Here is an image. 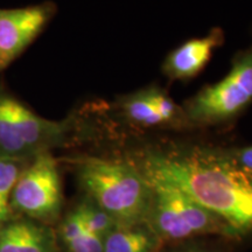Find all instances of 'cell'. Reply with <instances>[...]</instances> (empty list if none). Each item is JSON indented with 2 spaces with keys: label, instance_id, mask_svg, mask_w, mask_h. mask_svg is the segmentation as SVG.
Returning a JSON list of instances; mask_svg holds the SVG:
<instances>
[{
  "label": "cell",
  "instance_id": "cell-1",
  "mask_svg": "<svg viewBox=\"0 0 252 252\" xmlns=\"http://www.w3.org/2000/svg\"><path fill=\"white\" fill-rule=\"evenodd\" d=\"M144 175L181 189L220 219L229 236H252V172L231 156L200 150L150 153L145 158Z\"/></svg>",
  "mask_w": 252,
  "mask_h": 252
},
{
  "label": "cell",
  "instance_id": "cell-2",
  "mask_svg": "<svg viewBox=\"0 0 252 252\" xmlns=\"http://www.w3.org/2000/svg\"><path fill=\"white\" fill-rule=\"evenodd\" d=\"M80 180L97 206L121 225L146 222L152 204V187L145 175L132 166L89 158L81 163Z\"/></svg>",
  "mask_w": 252,
  "mask_h": 252
},
{
  "label": "cell",
  "instance_id": "cell-3",
  "mask_svg": "<svg viewBox=\"0 0 252 252\" xmlns=\"http://www.w3.org/2000/svg\"><path fill=\"white\" fill-rule=\"evenodd\" d=\"M146 179L152 187V204L146 222H150L154 234L168 239L188 238L209 232L228 235L220 219L191 200L181 189L169 182Z\"/></svg>",
  "mask_w": 252,
  "mask_h": 252
},
{
  "label": "cell",
  "instance_id": "cell-4",
  "mask_svg": "<svg viewBox=\"0 0 252 252\" xmlns=\"http://www.w3.org/2000/svg\"><path fill=\"white\" fill-rule=\"evenodd\" d=\"M252 103V46L237 59L219 83L195 96L186 108L187 117L208 124L230 119Z\"/></svg>",
  "mask_w": 252,
  "mask_h": 252
},
{
  "label": "cell",
  "instance_id": "cell-5",
  "mask_svg": "<svg viewBox=\"0 0 252 252\" xmlns=\"http://www.w3.org/2000/svg\"><path fill=\"white\" fill-rule=\"evenodd\" d=\"M19 209L36 217L52 216L61 204V184L55 160L43 153L19 175L12 193Z\"/></svg>",
  "mask_w": 252,
  "mask_h": 252
},
{
  "label": "cell",
  "instance_id": "cell-6",
  "mask_svg": "<svg viewBox=\"0 0 252 252\" xmlns=\"http://www.w3.org/2000/svg\"><path fill=\"white\" fill-rule=\"evenodd\" d=\"M52 14L48 4L0 9V70L7 67L42 30Z\"/></svg>",
  "mask_w": 252,
  "mask_h": 252
},
{
  "label": "cell",
  "instance_id": "cell-7",
  "mask_svg": "<svg viewBox=\"0 0 252 252\" xmlns=\"http://www.w3.org/2000/svg\"><path fill=\"white\" fill-rule=\"evenodd\" d=\"M222 40V32L215 30L202 39L188 41L169 54L163 64V71L175 80H187L195 76L207 64L214 49Z\"/></svg>",
  "mask_w": 252,
  "mask_h": 252
},
{
  "label": "cell",
  "instance_id": "cell-8",
  "mask_svg": "<svg viewBox=\"0 0 252 252\" xmlns=\"http://www.w3.org/2000/svg\"><path fill=\"white\" fill-rule=\"evenodd\" d=\"M2 102L17 133L28 150L55 137L61 131L58 124L43 121L17 100L2 98Z\"/></svg>",
  "mask_w": 252,
  "mask_h": 252
},
{
  "label": "cell",
  "instance_id": "cell-9",
  "mask_svg": "<svg viewBox=\"0 0 252 252\" xmlns=\"http://www.w3.org/2000/svg\"><path fill=\"white\" fill-rule=\"evenodd\" d=\"M46 229L31 222H15L0 230V252H52Z\"/></svg>",
  "mask_w": 252,
  "mask_h": 252
},
{
  "label": "cell",
  "instance_id": "cell-10",
  "mask_svg": "<svg viewBox=\"0 0 252 252\" xmlns=\"http://www.w3.org/2000/svg\"><path fill=\"white\" fill-rule=\"evenodd\" d=\"M156 244L152 229L140 224L119 225L103 238V252H152Z\"/></svg>",
  "mask_w": 252,
  "mask_h": 252
},
{
  "label": "cell",
  "instance_id": "cell-11",
  "mask_svg": "<svg viewBox=\"0 0 252 252\" xmlns=\"http://www.w3.org/2000/svg\"><path fill=\"white\" fill-rule=\"evenodd\" d=\"M123 109L131 121L140 125L156 126L163 124L162 118L158 113L147 91L135 94L126 98L123 103Z\"/></svg>",
  "mask_w": 252,
  "mask_h": 252
},
{
  "label": "cell",
  "instance_id": "cell-12",
  "mask_svg": "<svg viewBox=\"0 0 252 252\" xmlns=\"http://www.w3.org/2000/svg\"><path fill=\"white\" fill-rule=\"evenodd\" d=\"M77 210L83 220L84 226L89 231L102 238L121 225L115 217L103 210L97 204L84 203L78 207Z\"/></svg>",
  "mask_w": 252,
  "mask_h": 252
},
{
  "label": "cell",
  "instance_id": "cell-13",
  "mask_svg": "<svg viewBox=\"0 0 252 252\" xmlns=\"http://www.w3.org/2000/svg\"><path fill=\"white\" fill-rule=\"evenodd\" d=\"M19 179L17 162L8 156H0V220L8 215L9 197Z\"/></svg>",
  "mask_w": 252,
  "mask_h": 252
},
{
  "label": "cell",
  "instance_id": "cell-14",
  "mask_svg": "<svg viewBox=\"0 0 252 252\" xmlns=\"http://www.w3.org/2000/svg\"><path fill=\"white\" fill-rule=\"evenodd\" d=\"M27 150L6 111L2 98H0V151L9 157L24 153Z\"/></svg>",
  "mask_w": 252,
  "mask_h": 252
},
{
  "label": "cell",
  "instance_id": "cell-15",
  "mask_svg": "<svg viewBox=\"0 0 252 252\" xmlns=\"http://www.w3.org/2000/svg\"><path fill=\"white\" fill-rule=\"evenodd\" d=\"M147 93H149L150 98L152 100L153 105L156 106L158 113L162 118L163 124L165 123H171L179 117L180 110H179L176 104L167 94L157 89L147 90Z\"/></svg>",
  "mask_w": 252,
  "mask_h": 252
},
{
  "label": "cell",
  "instance_id": "cell-16",
  "mask_svg": "<svg viewBox=\"0 0 252 252\" xmlns=\"http://www.w3.org/2000/svg\"><path fill=\"white\" fill-rule=\"evenodd\" d=\"M70 252H103V238L87 228L76 239L67 244Z\"/></svg>",
  "mask_w": 252,
  "mask_h": 252
},
{
  "label": "cell",
  "instance_id": "cell-17",
  "mask_svg": "<svg viewBox=\"0 0 252 252\" xmlns=\"http://www.w3.org/2000/svg\"><path fill=\"white\" fill-rule=\"evenodd\" d=\"M84 229H86V226H84L83 220L81 219L80 213L76 209L64 220L62 224L61 235L64 243L69 244L74 239H76L84 231Z\"/></svg>",
  "mask_w": 252,
  "mask_h": 252
},
{
  "label": "cell",
  "instance_id": "cell-18",
  "mask_svg": "<svg viewBox=\"0 0 252 252\" xmlns=\"http://www.w3.org/2000/svg\"><path fill=\"white\" fill-rule=\"evenodd\" d=\"M231 157L234 158V160L239 166L252 172V146L243 147V149L235 151Z\"/></svg>",
  "mask_w": 252,
  "mask_h": 252
}]
</instances>
